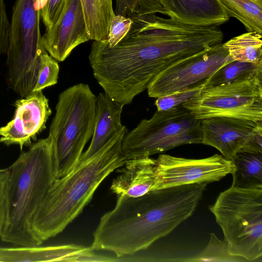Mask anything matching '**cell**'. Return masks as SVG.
<instances>
[{
    "mask_svg": "<svg viewBox=\"0 0 262 262\" xmlns=\"http://www.w3.org/2000/svg\"><path fill=\"white\" fill-rule=\"evenodd\" d=\"M207 184L166 188L137 198L117 196L114 208L100 218L91 247L118 257L146 250L193 213Z\"/></svg>",
    "mask_w": 262,
    "mask_h": 262,
    "instance_id": "6da1fadb",
    "label": "cell"
},
{
    "mask_svg": "<svg viewBox=\"0 0 262 262\" xmlns=\"http://www.w3.org/2000/svg\"><path fill=\"white\" fill-rule=\"evenodd\" d=\"M127 132L125 126L96 153L53 183L32 221L31 232L38 245L61 233L82 213L105 178L124 165L122 142Z\"/></svg>",
    "mask_w": 262,
    "mask_h": 262,
    "instance_id": "7a4b0ae2",
    "label": "cell"
},
{
    "mask_svg": "<svg viewBox=\"0 0 262 262\" xmlns=\"http://www.w3.org/2000/svg\"><path fill=\"white\" fill-rule=\"evenodd\" d=\"M8 171L6 217L0 237L14 246H39L31 232L33 217L58 179L57 158L51 136L31 144Z\"/></svg>",
    "mask_w": 262,
    "mask_h": 262,
    "instance_id": "3957f363",
    "label": "cell"
},
{
    "mask_svg": "<svg viewBox=\"0 0 262 262\" xmlns=\"http://www.w3.org/2000/svg\"><path fill=\"white\" fill-rule=\"evenodd\" d=\"M221 228L228 253L246 261H262V188L231 186L209 206Z\"/></svg>",
    "mask_w": 262,
    "mask_h": 262,
    "instance_id": "277c9868",
    "label": "cell"
},
{
    "mask_svg": "<svg viewBox=\"0 0 262 262\" xmlns=\"http://www.w3.org/2000/svg\"><path fill=\"white\" fill-rule=\"evenodd\" d=\"M96 99L90 86L82 83L67 88L58 96L49 134L56 152L58 178L77 166L93 136Z\"/></svg>",
    "mask_w": 262,
    "mask_h": 262,
    "instance_id": "5b68a950",
    "label": "cell"
},
{
    "mask_svg": "<svg viewBox=\"0 0 262 262\" xmlns=\"http://www.w3.org/2000/svg\"><path fill=\"white\" fill-rule=\"evenodd\" d=\"M45 0H15L13 7L8 50L6 81L24 98L36 83L41 55L47 52L41 41L40 10Z\"/></svg>",
    "mask_w": 262,
    "mask_h": 262,
    "instance_id": "8992f818",
    "label": "cell"
},
{
    "mask_svg": "<svg viewBox=\"0 0 262 262\" xmlns=\"http://www.w3.org/2000/svg\"><path fill=\"white\" fill-rule=\"evenodd\" d=\"M201 120L182 106L157 111L142 120L124 137L122 151L126 160L149 156L179 146L202 144Z\"/></svg>",
    "mask_w": 262,
    "mask_h": 262,
    "instance_id": "52a82bcc",
    "label": "cell"
},
{
    "mask_svg": "<svg viewBox=\"0 0 262 262\" xmlns=\"http://www.w3.org/2000/svg\"><path fill=\"white\" fill-rule=\"evenodd\" d=\"M182 106L199 120L225 117L262 122V77L204 85Z\"/></svg>",
    "mask_w": 262,
    "mask_h": 262,
    "instance_id": "ba28073f",
    "label": "cell"
},
{
    "mask_svg": "<svg viewBox=\"0 0 262 262\" xmlns=\"http://www.w3.org/2000/svg\"><path fill=\"white\" fill-rule=\"evenodd\" d=\"M233 60L222 43L178 60L154 77L147 88L148 96L157 98L205 84L216 71Z\"/></svg>",
    "mask_w": 262,
    "mask_h": 262,
    "instance_id": "9c48e42d",
    "label": "cell"
},
{
    "mask_svg": "<svg viewBox=\"0 0 262 262\" xmlns=\"http://www.w3.org/2000/svg\"><path fill=\"white\" fill-rule=\"evenodd\" d=\"M155 162L154 191L184 185L219 181L231 174L235 169L232 160L219 154L199 159L160 154Z\"/></svg>",
    "mask_w": 262,
    "mask_h": 262,
    "instance_id": "30bf717a",
    "label": "cell"
},
{
    "mask_svg": "<svg viewBox=\"0 0 262 262\" xmlns=\"http://www.w3.org/2000/svg\"><path fill=\"white\" fill-rule=\"evenodd\" d=\"M13 118L0 127V143L7 146L17 145L22 150L36 140L38 134L46 128L52 114L49 100L42 91L32 92L17 100Z\"/></svg>",
    "mask_w": 262,
    "mask_h": 262,
    "instance_id": "8fae6325",
    "label": "cell"
},
{
    "mask_svg": "<svg viewBox=\"0 0 262 262\" xmlns=\"http://www.w3.org/2000/svg\"><path fill=\"white\" fill-rule=\"evenodd\" d=\"M90 40L80 0H67L56 23L41 36L47 52L58 61H64L76 47Z\"/></svg>",
    "mask_w": 262,
    "mask_h": 262,
    "instance_id": "7c38bea8",
    "label": "cell"
},
{
    "mask_svg": "<svg viewBox=\"0 0 262 262\" xmlns=\"http://www.w3.org/2000/svg\"><path fill=\"white\" fill-rule=\"evenodd\" d=\"M258 123L225 117L202 119V144L216 148L223 157L232 160L246 146Z\"/></svg>",
    "mask_w": 262,
    "mask_h": 262,
    "instance_id": "4fadbf2b",
    "label": "cell"
},
{
    "mask_svg": "<svg viewBox=\"0 0 262 262\" xmlns=\"http://www.w3.org/2000/svg\"><path fill=\"white\" fill-rule=\"evenodd\" d=\"M94 250L74 244L0 247V262L89 261Z\"/></svg>",
    "mask_w": 262,
    "mask_h": 262,
    "instance_id": "5bb4252c",
    "label": "cell"
},
{
    "mask_svg": "<svg viewBox=\"0 0 262 262\" xmlns=\"http://www.w3.org/2000/svg\"><path fill=\"white\" fill-rule=\"evenodd\" d=\"M155 159L142 156L126 160L110 187L117 196L137 198L154 191Z\"/></svg>",
    "mask_w": 262,
    "mask_h": 262,
    "instance_id": "9a60e30c",
    "label": "cell"
},
{
    "mask_svg": "<svg viewBox=\"0 0 262 262\" xmlns=\"http://www.w3.org/2000/svg\"><path fill=\"white\" fill-rule=\"evenodd\" d=\"M169 17L196 25L218 26L229 17L217 0H160Z\"/></svg>",
    "mask_w": 262,
    "mask_h": 262,
    "instance_id": "2e32d148",
    "label": "cell"
},
{
    "mask_svg": "<svg viewBox=\"0 0 262 262\" xmlns=\"http://www.w3.org/2000/svg\"><path fill=\"white\" fill-rule=\"evenodd\" d=\"M123 106L104 92L97 96L92 139L88 148L82 153L80 161L96 153L124 128L125 125L121 123Z\"/></svg>",
    "mask_w": 262,
    "mask_h": 262,
    "instance_id": "e0dca14e",
    "label": "cell"
},
{
    "mask_svg": "<svg viewBox=\"0 0 262 262\" xmlns=\"http://www.w3.org/2000/svg\"><path fill=\"white\" fill-rule=\"evenodd\" d=\"M80 2L90 39L106 40L112 19L115 15L113 0H80Z\"/></svg>",
    "mask_w": 262,
    "mask_h": 262,
    "instance_id": "ac0fdd59",
    "label": "cell"
},
{
    "mask_svg": "<svg viewBox=\"0 0 262 262\" xmlns=\"http://www.w3.org/2000/svg\"><path fill=\"white\" fill-rule=\"evenodd\" d=\"M235 169L232 186L242 188H262V154L238 152L232 159Z\"/></svg>",
    "mask_w": 262,
    "mask_h": 262,
    "instance_id": "d6986e66",
    "label": "cell"
},
{
    "mask_svg": "<svg viewBox=\"0 0 262 262\" xmlns=\"http://www.w3.org/2000/svg\"><path fill=\"white\" fill-rule=\"evenodd\" d=\"M228 16L235 18L248 32L262 33V0H217Z\"/></svg>",
    "mask_w": 262,
    "mask_h": 262,
    "instance_id": "ffe728a7",
    "label": "cell"
},
{
    "mask_svg": "<svg viewBox=\"0 0 262 262\" xmlns=\"http://www.w3.org/2000/svg\"><path fill=\"white\" fill-rule=\"evenodd\" d=\"M261 37L259 33L248 32L232 38L223 45L234 60L262 64Z\"/></svg>",
    "mask_w": 262,
    "mask_h": 262,
    "instance_id": "44dd1931",
    "label": "cell"
},
{
    "mask_svg": "<svg viewBox=\"0 0 262 262\" xmlns=\"http://www.w3.org/2000/svg\"><path fill=\"white\" fill-rule=\"evenodd\" d=\"M255 77H262V64L233 60L216 71L204 85H218Z\"/></svg>",
    "mask_w": 262,
    "mask_h": 262,
    "instance_id": "7402d4cb",
    "label": "cell"
},
{
    "mask_svg": "<svg viewBox=\"0 0 262 262\" xmlns=\"http://www.w3.org/2000/svg\"><path fill=\"white\" fill-rule=\"evenodd\" d=\"M114 12L128 17L157 13L167 15L160 0H116Z\"/></svg>",
    "mask_w": 262,
    "mask_h": 262,
    "instance_id": "603a6c76",
    "label": "cell"
},
{
    "mask_svg": "<svg viewBox=\"0 0 262 262\" xmlns=\"http://www.w3.org/2000/svg\"><path fill=\"white\" fill-rule=\"evenodd\" d=\"M194 261H246L243 259L230 255L226 242L220 241L213 233L207 247L198 255Z\"/></svg>",
    "mask_w": 262,
    "mask_h": 262,
    "instance_id": "cb8c5ba5",
    "label": "cell"
},
{
    "mask_svg": "<svg viewBox=\"0 0 262 262\" xmlns=\"http://www.w3.org/2000/svg\"><path fill=\"white\" fill-rule=\"evenodd\" d=\"M59 66L56 60L48 52L41 56L37 81L33 92L42 91L43 89L57 83Z\"/></svg>",
    "mask_w": 262,
    "mask_h": 262,
    "instance_id": "d4e9b609",
    "label": "cell"
},
{
    "mask_svg": "<svg viewBox=\"0 0 262 262\" xmlns=\"http://www.w3.org/2000/svg\"><path fill=\"white\" fill-rule=\"evenodd\" d=\"M204 85L202 84L184 91L157 98L155 103L157 111H166L182 106L184 102L198 93Z\"/></svg>",
    "mask_w": 262,
    "mask_h": 262,
    "instance_id": "484cf974",
    "label": "cell"
},
{
    "mask_svg": "<svg viewBox=\"0 0 262 262\" xmlns=\"http://www.w3.org/2000/svg\"><path fill=\"white\" fill-rule=\"evenodd\" d=\"M133 23L130 17L115 14L109 27L106 40L110 47L117 45L126 35Z\"/></svg>",
    "mask_w": 262,
    "mask_h": 262,
    "instance_id": "4316f807",
    "label": "cell"
},
{
    "mask_svg": "<svg viewBox=\"0 0 262 262\" xmlns=\"http://www.w3.org/2000/svg\"><path fill=\"white\" fill-rule=\"evenodd\" d=\"M67 0H47L40 10V16L46 30L50 29L57 21L65 7Z\"/></svg>",
    "mask_w": 262,
    "mask_h": 262,
    "instance_id": "83f0119b",
    "label": "cell"
},
{
    "mask_svg": "<svg viewBox=\"0 0 262 262\" xmlns=\"http://www.w3.org/2000/svg\"><path fill=\"white\" fill-rule=\"evenodd\" d=\"M10 24L4 0H0V56L6 54L9 39Z\"/></svg>",
    "mask_w": 262,
    "mask_h": 262,
    "instance_id": "f1b7e54d",
    "label": "cell"
},
{
    "mask_svg": "<svg viewBox=\"0 0 262 262\" xmlns=\"http://www.w3.org/2000/svg\"><path fill=\"white\" fill-rule=\"evenodd\" d=\"M8 171L0 175V236L4 227L7 212V183Z\"/></svg>",
    "mask_w": 262,
    "mask_h": 262,
    "instance_id": "f546056e",
    "label": "cell"
},
{
    "mask_svg": "<svg viewBox=\"0 0 262 262\" xmlns=\"http://www.w3.org/2000/svg\"><path fill=\"white\" fill-rule=\"evenodd\" d=\"M241 152L262 154V122L258 123L248 143Z\"/></svg>",
    "mask_w": 262,
    "mask_h": 262,
    "instance_id": "4dcf8cb0",
    "label": "cell"
},
{
    "mask_svg": "<svg viewBox=\"0 0 262 262\" xmlns=\"http://www.w3.org/2000/svg\"><path fill=\"white\" fill-rule=\"evenodd\" d=\"M8 171V168L4 169H0V175H3L7 173Z\"/></svg>",
    "mask_w": 262,
    "mask_h": 262,
    "instance_id": "1f68e13d",
    "label": "cell"
}]
</instances>
